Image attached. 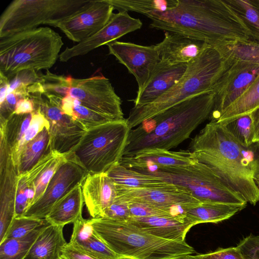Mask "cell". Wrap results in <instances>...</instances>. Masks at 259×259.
<instances>
[{
  "label": "cell",
  "instance_id": "obj_1",
  "mask_svg": "<svg viewBox=\"0 0 259 259\" xmlns=\"http://www.w3.org/2000/svg\"><path fill=\"white\" fill-rule=\"evenodd\" d=\"M151 28L181 34L218 49L251 40L250 31L224 0H177L165 12L147 16Z\"/></svg>",
  "mask_w": 259,
  "mask_h": 259
},
{
  "label": "cell",
  "instance_id": "obj_2",
  "mask_svg": "<svg viewBox=\"0 0 259 259\" xmlns=\"http://www.w3.org/2000/svg\"><path fill=\"white\" fill-rule=\"evenodd\" d=\"M188 148L194 159L210 167L247 202L255 205L259 202L255 154L224 124L210 120L192 139Z\"/></svg>",
  "mask_w": 259,
  "mask_h": 259
},
{
  "label": "cell",
  "instance_id": "obj_3",
  "mask_svg": "<svg viewBox=\"0 0 259 259\" xmlns=\"http://www.w3.org/2000/svg\"><path fill=\"white\" fill-rule=\"evenodd\" d=\"M212 91L197 95L143 122L130 130L123 156L144 151L177 147L209 118L214 105Z\"/></svg>",
  "mask_w": 259,
  "mask_h": 259
},
{
  "label": "cell",
  "instance_id": "obj_4",
  "mask_svg": "<svg viewBox=\"0 0 259 259\" xmlns=\"http://www.w3.org/2000/svg\"><path fill=\"white\" fill-rule=\"evenodd\" d=\"M233 59L230 51L211 46L188 64L181 78L169 91L150 104L133 107L126 119L130 130L173 106L197 95L213 91Z\"/></svg>",
  "mask_w": 259,
  "mask_h": 259
},
{
  "label": "cell",
  "instance_id": "obj_5",
  "mask_svg": "<svg viewBox=\"0 0 259 259\" xmlns=\"http://www.w3.org/2000/svg\"><path fill=\"white\" fill-rule=\"evenodd\" d=\"M89 220L97 236L119 259H170L195 252L185 241L154 236L127 221L106 218Z\"/></svg>",
  "mask_w": 259,
  "mask_h": 259
},
{
  "label": "cell",
  "instance_id": "obj_6",
  "mask_svg": "<svg viewBox=\"0 0 259 259\" xmlns=\"http://www.w3.org/2000/svg\"><path fill=\"white\" fill-rule=\"evenodd\" d=\"M64 45L59 33L37 27L0 38V72L8 78L24 70H48L54 66Z\"/></svg>",
  "mask_w": 259,
  "mask_h": 259
},
{
  "label": "cell",
  "instance_id": "obj_7",
  "mask_svg": "<svg viewBox=\"0 0 259 259\" xmlns=\"http://www.w3.org/2000/svg\"><path fill=\"white\" fill-rule=\"evenodd\" d=\"M140 172L160 177L168 183L187 189L202 203L247 205L240 194L207 165L197 160L185 166H147Z\"/></svg>",
  "mask_w": 259,
  "mask_h": 259
},
{
  "label": "cell",
  "instance_id": "obj_8",
  "mask_svg": "<svg viewBox=\"0 0 259 259\" xmlns=\"http://www.w3.org/2000/svg\"><path fill=\"white\" fill-rule=\"evenodd\" d=\"M130 130L126 119L92 127L72 153L88 174L106 172L123 156Z\"/></svg>",
  "mask_w": 259,
  "mask_h": 259
},
{
  "label": "cell",
  "instance_id": "obj_9",
  "mask_svg": "<svg viewBox=\"0 0 259 259\" xmlns=\"http://www.w3.org/2000/svg\"><path fill=\"white\" fill-rule=\"evenodd\" d=\"M229 48L233 59L213 89L214 100L210 120H217L259 76L258 43L249 41Z\"/></svg>",
  "mask_w": 259,
  "mask_h": 259
},
{
  "label": "cell",
  "instance_id": "obj_10",
  "mask_svg": "<svg viewBox=\"0 0 259 259\" xmlns=\"http://www.w3.org/2000/svg\"><path fill=\"white\" fill-rule=\"evenodd\" d=\"M89 0H14L0 17V38L37 28L54 26L79 10Z\"/></svg>",
  "mask_w": 259,
  "mask_h": 259
},
{
  "label": "cell",
  "instance_id": "obj_11",
  "mask_svg": "<svg viewBox=\"0 0 259 259\" xmlns=\"http://www.w3.org/2000/svg\"><path fill=\"white\" fill-rule=\"evenodd\" d=\"M50 123V149L68 155L79 144L87 129L64 114L60 108L61 99L38 94L30 97Z\"/></svg>",
  "mask_w": 259,
  "mask_h": 259
},
{
  "label": "cell",
  "instance_id": "obj_12",
  "mask_svg": "<svg viewBox=\"0 0 259 259\" xmlns=\"http://www.w3.org/2000/svg\"><path fill=\"white\" fill-rule=\"evenodd\" d=\"M116 185V184H115ZM115 198L127 202H139L166 210L183 220L185 210L202 203L191 192L178 185L156 188H132L116 185Z\"/></svg>",
  "mask_w": 259,
  "mask_h": 259
},
{
  "label": "cell",
  "instance_id": "obj_13",
  "mask_svg": "<svg viewBox=\"0 0 259 259\" xmlns=\"http://www.w3.org/2000/svg\"><path fill=\"white\" fill-rule=\"evenodd\" d=\"M68 95L88 108L115 120L124 119L122 101L109 79L102 75L71 77Z\"/></svg>",
  "mask_w": 259,
  "mask_h": 259
},
{
  "label": "cell",
  "instance_id": "obj_14",
  "mask_svg": "<svg viewBox=\"0 0 259 259\" xmlns=\"http://www.w3.org/2000/svg\"><path fill=\"white\" fill-rule=\"evenodd\" d=\"M88 175L70 153L59 166L43 195L27 209L23 216L45 219L59 200L76 186L82 185Z\"/></svg>",
  "mask_w": 259,
  "mask_h": 259
},
{
  "label": "cell",
  "instance_id": "obj_15",
  "mask_svg": "<svg viewBox=\"0 0 259 259\" xmlns=\"http://www.w3.org/2000/svg\"><path fill=\"white\" fill-rule=\"evenodd\" d=\"M107 0H89L79 10L56 23L71 40L81 42L101 29L113 13Z\"/></svg>",
  "mask_w": 259,
  "mask_h": 259
},
{
  "label": "cell",
  "instance_id": "obj_16",
  "mask_svg": "<svg viewBox=\"0 0 259 259\" xmlns=\"http://www.w3.org/2000/svg\"><path fill=\"white\" fill-rule=\"evenodd\" d=\"M107 46L109 54L115 57L134 75L138 84L137 94L140 93L160 61L155 46H143L117 40Z\"/></svg>",
  "mask_w": 259,
  "mask_h": 259
},
{
  "label": "cell",
  "instance_id": "obj_17",
  "mask_svg": "<svg viewBox=\"0 0 259 259\" xmlns=\"http://www.w3.org/2000/svg\"><path fill=\"white\" fill-rule=\"evenodd\" d=\"M142 21L131 16L127 12L113 13L107 23L99 31L83 41L71 47H66L60 54L61 62H67L79 56L84 55L93 50L115 41L124 35L140 29Z\"/></svg>",
  "mask_w": 259,
  "mask_h": 259
},
{
  "label": "cell",
  "instance_id": "obj_18",
  "mask_svg": "<svg viewBox=\"0 0 259 259\" xmlns=\"http://www.w3.org/2000/svg\"><path fill=\"white\" fill-rule=\"evenodd\" d=\"M18 174L11 148L1 131L0 231L6 233L15 218V203Z\"/></svg>",
  "mask_w": 259,
  "mask_h": 259
},
{
  "label": "cell",
  "instance_id": "obj_19",
  "mask_svg": "<svg viewBox=\"0 0 259 259\" xmlns=\"http://www.w3.org/2000/svg\"><path fill=\"white\" fill-rule=\"evenodd\" d=\"M154 46L160 60L171 64H188L210 46L203 41L167 31L163 39Z\"/></svg>",
  "mask_w": 259,
  "mask_h": 259
},
{
  "label": "cell",
  "instance_id": "obj_20",
  "mask_svg": "<svg viewBox=\"0 0 259 259\" xmlns=\"http://www.w3.org/2000/svg\"><path fill=\"white\" fill-rule=\"evenodd\" d=\"M188 64H171L160 60L147 85L133 100L134 107L153 102L169 91L181 78Z\"/></svg>",
  "mask_w": 259,
  "mask_h": 259
},
{
  "label": "cell",
  "instance_id": "obj_21",
  "mask_svg": "<svg viewBox=\"0 0 259 259\" xmlns=\"http://www.w3.org/2000/svg\"><path fill=\"white\" fill-rule=\"evenodd\" d=\"M84 202L92 218H102L116 197V187L106 172L88 174L82 185Z\"/></svg>",
  "mask_w": 259,
  "mask_h": 259
},
{
  "label": "cell",
  "instance_id": "obj_22",
  "mask_svg": "<svg viewBox=\"0 0 259 259\" xmlns=\"http://www.w3.org/2000/svg\"><path fill=\"white\" fill-rule=\"evenodd\" d=\"M196 160L188 150L170 151L154 149L140 152L132 157L122 156L119 163L135 169L149 166H185Z\"/></svg>",
  "mask_w": 259,
  "mask_h": 259
},
{
  "label": "cell",
  "instance_id": "obj_23",
  "mask_svg": "<svg viewBox=\"0 0 259 259\" xmlns=\"http://www.w3.org/2000/svg\"><path fill=\"white\" fill-rule=\"evenodd\" d=\"M126 221L154 236L181 242L193 227L185 220L172 217H131Z\"/></svg>",
  "mask_w": 259,
  "mask_h": 259
},
{
  "label": "cell",
  "instance_id": "obj_24",
  "mask_svg": "<svg viewBox=\"0 0 259 259\" xmlns=\"http://www.w3.org/2000/svg\"><path fill=\"white\" fill-rule=\"evenodd\" d=\"M57 152L51 151L30 169L18 176L15 194V218L23 216L32 205L35 195L34 182Z\"/></svg>",
  "mask_w": 259,
  "mask_h": 259
},
{
  "label": "cell",
  "instance_id": "obj_25",
  "mask_svg": "<svg viewBox=\"0 0 259 259\" xmlns=\"http://www.w3.org/2000/svg\"><path fill=\"white\" fill-rule=\"evenodd\" d=\"M69 242L101 259H119L96 234L89 219L81 217L73 223Z\"/></svg>",
  "mask_w": 259,
  "mask_h": 259
},
{
  "label": "cell",
  "instance_id": "obj_26",
  "mask_svg": "<svg viewBox=\"0 0 259 259\" xmlns=\"http://www.w3.org/2000/svg\"><path fill=\"white\" fill-rule=\"evenodd\" d=\"M64 226L50 224L39 234L24 259H60L67 243Z\"/></svg>",
  "mask_w": 259,
  "mask_h": 259
},
{
  "label": "cell",
  "instance_id": "obj_27",
  "mask_svg": "<svg viewBox=\"0 0 259 259\" xmlns=\"http://www.w3.org/2000/svg\"><path fill=\"white\" fill-rule=\"evenodd\" d=\"M82 185H78L59 200L47 216L51 225L64 226L82 217L84 203Z\"/></svg>",
  "mask_w": 259,
  "mask_h": 259
},
{
  "label": "cell",
  "instance_id": "obj_28",
  "mask_svg": "<svg viewBox=\"0 0 259 259\" xmlns=\"http://www.w3.org/2000/svg\"><path fill=\"white\" fill-rule=\"evenodd\" d=\"M106 173L116 185L132 188H156L173 185L160 177L135 171L119 163Z\"/></svg>",
  "mask_w": 259,
  "mask_h": 259
},
{
  "label": "cell",
  "instance_id": "obj_29",
  "mask_svg": "<svg viewBox=\"0 0 259 259\" xmlns=\"http://www.w3.org/2000/svg\"><path fill=\"white\" fill-rule=\"evenodd\" d=\"M245 207L222 203H201L185 210V220L192 226L200 223H216L229 219Z\"/></svg>",
  "mask_w": 259,
  "mask_h": 259
},
{
  "label": "cell",
  "instance_id": "obj_30",
  "mask_svg": "<svg viewBox=\"0 0 259 259\" xmlns=\"http://www.w3.org/2000/svg\"><path fill=\"white\" fill-rule=\"evenodd\" d=\"M50 151L49 128L45 127L20 150L15 164L18 176L30 169Z\"/></svg>",
  "mask_w": 259,
  "mask_h": 259
},
{
  "label": "cell",
  "instance_id": "obj_31",
  "mask_svg": "<svg viewBox=\"0 0 259 259\" xmlns=\"http://www.w3.org/2000/svg\"><path fill=\"white\" fill-rule=\"evenodd\" d=\"M259 108V76L249 88L228 107L216 121L225 125ZM215 121V120H214Z\"/></svg>",
  "mask_w": 259,
  "mask_h": 259
},
{
  "label": "cell",
  "instance_id": "obj_32",
  "mask_svg": "<svg viewBox=\"0 0 259 259\" xmlns=\"http://www.w3.org/2000/svg\"><path fill=\"white\" fill-rule=\"evenodd\" d=\"M60 108L64 114L81 123L87 130L101 124L117 120L88 108L69 95L61 100Z\"/></svg>",
  "mask_w": 259,
  "mask_h": 259
},
{
  "label": "cell",
  "instance_id": "obj_33",
  "mask_svg": "<svg viewBox=\"0 0 259 259\" xmlns=\"http://www.w3.org/2000/svg\"><path fill=\"white\" fill-rule=\"evenodd\" d=\"M50 224L40 226L27 235L0 242V259H24L39 234Z\"/></svg>",
  "mask_w": 259,
  "mask_h": 259
},
{
  "label": "cell",
  "instance_id": "obj_34",
  "mask_svg": "<svg viewBox=\"0 0 259 259\" xmlns=\"http://www.w3.org/2000/svg\"><path fill=\"white\" fill-rule=\"evenodd\" d=\"M241 19L250 32L251 40L259 44L258 0H224Z\"/></svg>",
  "mask_w": 259,
  "mask_h": 259
},
{
  "label": "cell",
  "instance_id": "obj_35",
  "mask_svg": "<svg viewBox=\"0 0 259 259\" xmlns=\"http://www.w3.org/2000/svg\"><path fill=\"white\" fill-rule=\"evenodd\" d=\"M114 9L132 11L147 16L154 12H165L175 7L177 0H107Z\"/></svg>",
  "mask_w": 259,
  "mask_h": 259
},
{
  "label": "cell",
  "instance_id": "obj_36",
  "mask_svg": "<svg viewBox=\"0 0 259 259\" xmlns=\"http://www.w3.org/2000/svg\"><path fill=\"white\" fill-rule=\"evenodd\" d=\"M32 113L13 114L7 120H1V131L5 134L6 141L14 151L28 128Z\"/></svg>",
  "mask_w": 259,
  "mask_h": 259
},
{
  "label": "cell",
  "instance_id": "obj_37",
  "mask_svg": "<svg viewBox=\"0 0 259 259\" xmlns=\"http://www.w3.org/2000/svg\"><path fill=\"white\" fill-rule=\"evenodd\" d=\"M71 77V76L57 75L47 70L45 74L40 75L39 79L42 90V94L63 99L69 94Z\"/></svg>",
  "mask_w": 259,
  "mask_h": 259
},
{
  "label": "cell",
  "instance_id": "obj_38",
  "mask_svg": "<svg viewBox=\"0 0 259 259\" xmlns=\"http://www.w3.org/2000/svg\"><path fill=\"white\" fill-rule=\"evenodd\" d=\"M229 132L245 147L254 144L252 114L240 116L224 125Z\"/></svg>",
  "mask_w": 259,
  "mask_h": 259
},
{
  "label": "cell",
  "instance_id": "obj_39",
  "mask_svg": "<svg viewBox=\"0 0 259 259\" xmlns=\"http://www.w3.org/2000/svg\"><path fill=\"white\" fill-rule=\"evenodd\" d=\"M45 127L49 128L50 123L39 108H36L34 111L32 113L31 120L28 128L19 142L16 149L14 151H11L14 164H15L19 152L22 147L35 138Z\"/></svg>",
  "mask_w": 259,
  "mask_h": 259
},
{
  "label": "cell",
  "instance_id": "obj_40",
  "mask_svg": "<svg viewBox=\"0 0 259 259\" xmlns=\"http://www.w3.org/2000/svg\"><path fill=\"white\" fill-rule=\"evenodd\" d=\"M68 155L62 154L57 152L52 160L38 175L34 182L35 195L32 205L43 195L52 178Z\"/></svg>",
  "mask_w": 259,
  "mask_h": 259
},
{
  "label": "cell",
  "instance_id": "obj_41",
  "mask_svg": "<svg viewBox=\"0 0 259 259\" xmlns=\"http://www.w3.org/2000/svg\"><path fill=\"white\" fill-rule=\"evenodd\" d=\"M47 222L46 219H37L25 216L14 218L4 240L23 237Z\"/></svg>",
  "mask_w": 259,
  "mask_h": 259
},
{
  "label": "cell",
  "instance_id": "obj_42",
  "mask_svg": "<svg viewBox=\"0 0 259 259\" xmlns=\"http://www.w3.org/2000/svg\"><path fill=\"white\" fill-rule=\"evenodd\" d=\"M34 70L19 71L9 79V86L7 94L14 92L22 98L27 97L28 87L38 81L40 75Z\"/></svg>",
  "mask_w": 259,
  "mask_h": 259
},
{
  "label": "cell",
  "instance_id": "obj_43",
  "mask_svg": "<svg viewBox=\"0 0 259 259\" xmlns=\"http://www.w3.org/2000/svg\"><path fill=\"white\" fill-rule=\"evenodd\" d=\"M127 203L131 217L142 218L153 216L175 217L168 211L149 204L134 202Z\"/></svg>",
  "mask_w": 259,
  "mask_h": 259
},
{
  "label": "cell",
  "instance_id": "obj_44",
  "mask_svg": "<svg viewBox=\"0 0 259 259\" xmlns=\"http://www.w3.org/2000/svg\"><path fill=\"white\" fill-rule=\"evenodd\" d=\"M131 217L128 203L115 198L113 202L105 210L102 218L126 221Z\"/></svg>",
  "mask_w": 259,
  "mask_h": 259
},
{
  "label": "cell",
  "instance_id": "obj_45",
  "mask_svg": "<svg viewBox=\"0 0 259 259\" xmlns=\"http://www.w3.org/2000/svg\"><path fill=\"white\" fill-rule=\"evenodd\" d=\"M244 259H259V235L250 234L237 245Z\"/></svg>",
  "mask_w": 259,
  "mask_h": 259
},
{
  "label": "cell",
  "instance_id": "obj_46",
  "mask_svg": "<svg viewBox=\"0 0 259 259\" xmlns=\"http://www.w3.org/2000/svg\"><path fill=\"white\" fill-rule=\"evenodd\" d=\"M198 256L201 259H244L237 246L219 249L213 252L199 254Z\"/></svg>",
  "mask_w": 259,
  "mask_h": 259
},
{
  "label": "cell",
  "instance_id": "obj_47",
  "mask_svg": "<svg viewBox=\"0 0 259 259\" xmlns=\"http://www.w3.org/2000/svg\"><path fill=\"white\" fill-rule=\"evenodd\" d=\"M60 259H101L93 255L80 248L74 246L70 242L64 247L61 253Z\"/></svg>",
  "mask_w": 259,
  "mask_h": 259
},
{
  "label": "cell",
  "instance_id": "obj_48",
  "mask_svg": "<svg viewBox=\"0 0 259 259\" xmlns=\"http://www.w3.org/2000/svg\"><path fill=\"white\" fill-rule=\"evenodd\" d=\"M35 104L30 98L26 97L20 99L13 114H24L32 113L35 110Z\"/></svg>",
  "mask_w": 259,
  "mask_h": 259
},
{
  "label": "cell",
  "instance_id": "obj_49",
  "mask_svg": "<svg viewBox=\"0 0 259 259\" xmlns=\"http://www.w3.org/2000/svg\"><path fill=\"white\" fill-rule=\"evenodd\" d=\"M9 86V79L0 72V105L5 100Z\"/></svg>",
  "mask_w": 259,
  "mask_h": 259
},
{
  "label": "cell",
  "instance_id": "obj_50",
  "mask_svg": "<svg viewBox=\"0 0 259 259\" xmlns=\"http://www.w3.org/2000/svg\"><path fill=\"white\" fill-rule=\"evenodd\" d=\"M252 114L253 125V144H259V108Z\"/></svg>",
  "mask_w": 259,
  "mask_h": 259
},
{
  "label": "cell",
  "instance_id": "obj_51",
  "mask_svg": "<svg viewBox=\"0 0 259 259\" xmlns=\"http://www.w3.org/2000/svg\"><path fill=\"white\" fill-rule=\"evenodd\" d=\"M170 259H201L198 255H192L191 254H184L178 256Z\"/></svg>",
  "mask_w": 259,
  "mask_h": 259
},
{
  "label": "cell",
  "instance_id": "obj_52",
  "mask_svg": "<svg viewBox=\"0 0 259 259\" xmlns=\"http://www.w3.org/2000/svg\"><path fill=\"white\" fill-rule=\"evenodd\" d=\"M256 183L257 184V185L259 188V174L257 177L256 180Z\"/></svg>",
  "mask_w": 259,
  "mask_h": 259
},
{
  "label": "cell",
  "instance_id": "obj_53",
  "mask_svg": "<svg viewBox=\"0 0 259 259\" xmlns=\"http://www.w3.org/2000/svg\"><path fill=\"white\" fill-rule=\"evenodd\" d=\"M258 4H259V0H258Z\"/></svg>",
  "mask_w": 259,
  "mask_h": 259
}]
</instances>
